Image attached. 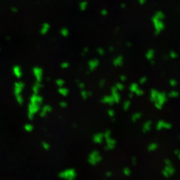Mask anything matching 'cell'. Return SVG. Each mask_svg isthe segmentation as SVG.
Here are the masks:
<instances>
[{
	"label": "cell",
	"instance_id": "obj_4",
	"mask_svg": "<svg viewBox=\"0 0 180 180\" xmlns=\"http://www.w3.org/2000/svg\"><path fill=\"white\" fill-rule=\"evenodd\" d=\"M171 127H172V125L170 123L165 122L163 120H159L156 125V130L157 131H161L163 129L169 130V129H171Z\"/></svg>",
	"mask_w": 180,
	"mask_h": 180
},
{
	"label": "cell",
	"instance_id": "obj_28",
	"mask_svg": "<svg viewBox=\"0 0 180 180\" xmlns=\"http://www.w3.org/2000/svg\"><path fill=\"white\" fill-rule=\"evenodd\" d=\"M115 87H116L118 91H122L124 89V85L121 83H117L115 85Z\"/></svg>",
	"mask_w": 180,
	"mask_h": 180
},
{
	"label": "cell",
	"instance_id": "obj_23",
	"mask_svg": "<svg viewBox=\"0 0 180 180\" xmlns=\"http://www.w3.org/2000/svg\"><path fill=\"white\" fill-rule=\"evenodd\" d=\"M130 105H131V101L130 100L125 101L123 104V109L125 111H128L130 109Z\"/></svg>",
	"mask_w": 180,
	"mask_h": 180
},
{
	"label": "cell",
	"instance_id": "obj_49",
	"mask_svg": "<svg viewBox=\"0 0 180 180\" xmlns=\"http://www.w3.org/2000/svg\"><path fill=\"white\" fill-rule=\"evenodd\" d=\"M179 150H175V154H177H177H178V153H179Z\"/></svg>",
	"mask_w": 180,
	"mask_h": 180
},
{
	"label": "cell",
	"instance_id": "obj_25",
	"mask_svg": "<svg viewBox=\"0 0 180 180\" xmlns=\"http://www.w3.org/2000/svg\"><path fill=\"white\" fill-rule=\"evenodd\" d=\"M87 8V2H82L80 4V10L81 11H85Z\"/></svg>",
	"mask_w": 180,
	"mask_h": 180
},
{
	"label": "cell",
	"instance_id": "obj_39",
	"mask_svg": "<svg viewBox=\"0 0 180 180\" xmlns=\"http://www.w3.org/2000/svg\"><path fill=\"white\" fill-rule=\"evenodd\" d=\"M57 85H62L64 84V81L62 80H58L57 81Z\"/></svg>",
	"mask_w": 180,
	"mask_h": 180
},
{
	"label": "cell",
	"instance_id": "obj_45",
	"mask_svg": "<svg viewBox=\"0 0 180 180\" xmlns=\"http://www.w3.org/2000/svg\"><path fill=\"white\" fill-rule=\"evenodd\" d=\"M138 2H139V3H140L141 5H143V4H145L146 0H138Z\"/></svg>",
	"mask_w": 180,
	"mask_h": 180
},
{
	"label": "cell",
	"instance_id": "obj_19",
	"mask_svg": "<svg viewBox=\"0 0 180 180\" xmlns=\"http://www.w3.org/2000/svg\"><path fill=\"white\" fill-rule=\"evenodd\" d=\"M142 116V114L140 112H136L132 115V120L133 122H137L138 120L140 119Z\"/></svg>",
	"mask_w": 180,
	"mask_h": 180
},
{
	"label": "cell",
	"instance_id": "obj_2",
	"mask_svg": "<svg viewBox=\"0 0 180 180\" xmlns=\"http://www.w3.org/2000/svg\"><path fill=\"white\" fill-rule=\"evenodd\" d=\"M167 101V96L165 92H159L157 95L156 99L154 101L155 107L157 109H161L163 105Z\"/></svg>",
	"mask_w": 180,
	"mask_h": 180
},
{
	"label": "cell",
	"instance_id": "obj_18",
	"mask_svg": "<svg viewBox=\"0 0 180 180\" xmlns=\"http://www.w3.org/2000/svg\"><path fill=\"white\" fill-rule=\"evenodd\" d=\"M157 148H158V145H157V143H155V142L150 143V144L147 146V150L150 151V152L155 151Z\"/></svg>",
	"mask_w": 180,
	"mask_h": 180
},
{
	"label": "cell",
	"instance_id": "obj_16",
	"mask_svg": "<svg viewBox=\"0 0 180 180\" xmlns=\"http://www.w3.org/2000/svg\"><path fill=\"white\" fill-rule=\"evenodd\" d=\"M14 74L18 77H20L22 75V71H21V67L19 66H15L13 68Z\"/></svg>",
	"mask_w": 180,
	"mask_h": 180
},
{
	"label": "cell",
	"instance_id": "obj_41",
	"mask_svg": "<svg viewBox=\"0 0 180 180\" xmlns=\"http://www.w3.org/2000/svg\"><path fill=\"white\" fill-rule=\"evenodd\" d=\"M112 172L111 171H107V172H106V173H105V175H106L107 177H110L112 176Z\"/></svg>",
	"mask_w": 180,
	"mask_h": 180
},
{
	"label": "cell",
	"instance_id": "obj_10",
	"mask_svg": "<svg viewBox=\"0 0 180 180\" xmlns=\"http://www.w3.org/2000/svg\"><path fill=\"white\" fill-rule=\"evenodd\" d=\"M104 138V135L103 133H97L93 136V141L95 143L100 144L103 142Z\"/></svg>",
	"mask_w": 180,
	"mask_h": 180
},
{
	"label": "cell",
	"instance_id": "obj_6",
	"mask_svg": "<svg viewBox=\"0 0 180 180\" xmlns=\"http://www.w3.org/2000/svg\"><path fill=\"white\" fill-rule=\"evenodd\" d=\"M105 140H106V145L104 147L105 150L109 151V150H112L114 149L117 143L116 140L113 139L111 137L107 139H105Z\"/></svg>",
	"mask_w": 180,
	"mask_h": 180
},
{
	"label": "cell",
	"instance_id": "obj_34",
	"mask_svg": "<svg viewBox=\"0 0 180 180\" xmlns=\"http://www.w3.org/2000/svg\"><path fill=\"white\" fill-rule=\"evenodd\" d=\"M164 163L165 164V165H173L172 162H171V160H169V159H165Z\"/></svg>",
	"mask_w": 180,
	"mask_h": 180
},
{
	"label": "cell",
	"instance_id": "obj_5",
	"mask_svg": "<svg viewBox=\"0 0 180 180\" xmlns=\"http://www.w3.org/2000/svg\"><path fill=\"white\" fill-rule=\"evenodd\" d=\"M175 172V169L173 165H166L162 170L163 175L165 177H169L174 174Z\"/></svg>",
	"mask_w": 180,
	"mask_h": 180
},
{
	"label": "cell",
	"instance_id": "obj_12",
	"mask_svg": "<svg viewBox=\"0 0 180 180\" xmlns=\"http://www.w3.org/2000/svg\"><path fill=\"white\" fill-rule=\"evenodd\" d=\"M151 126H152V122L150 120H148L147 122H145L142 127V131L143 133H147L149 132L151 129Z\"/></svg>",
	"mask_w": 180,
	"mask_h": 180
},
{
	"label": "cell",
	"instance_id": "obj_36",
	"mask_svg": "<svg viewBox=\"0 0 180 180\" xmlns=\"http://www.w3.org/2000/svg\"><path fill=\"white\" fill-rule=\"evenodd\" d=\"M97 53H99L100 55H101V56H102V55H103L105 54V51H104V49H103L99 48L98 49H97Z\"/></svg>",
	"mask_w": 180,
	"mask_h": 180
},
{
	"label": "cell",
	"instance_id": "obj_7",
	"mask_svg": "<svg viewBox=\"0 0 180 180\" xmlns=\"http://www.w3.org/2000/svg\"><path fill=\"white\" fill-rule=\"evenodd\" d=\"M111 95H112L113 98L114 99L115 103H119L120 100H121V96H120L119 93H118L117 89L115 86H113V87H111Z\"/></svg>",
	"mask_w": 180,
	"mask_h": 180
},
{
	"label": "cell",
	"instance_id": "obj_1",
	"mask_svg": "<svg viewBox=\"0 0 180 180\" xmlns=\"http://www.w3.org/2000/svg\"><path fill=\"white\" fill-rule=\"evenodd\" d=\"M101 160H102V157L101 156L99 151L97 150H94L89 153L88 159H87L89 163L91 165H95L97 163H100Z\"/></svg>",
	"mask_w": 180,
	"mask_h": 180
},
{
	"label": "cell",
	"instance_id": "obj_50",
	"mask_svg": "<svg viewBox=\"0 0 180 180\" xmlns=\"http://www.w3.org/2000/svg\"><path fill=\"white\" fill-rule=\"evenodd\" d=\"M125 7H126V5H125V4H122V8H124Z\"/></svg>",
	"mask_w": 180,
	"mask_h": 180
},
{
	"label": "cell",
	"instance_id": "obj_15",
	"mask_svg": "<svg viewBox=\"0 0 180 180\" xmlns=\"http://www.w3.org/2000/svg\"><path fill=\"white\" fill-rule=\"evenodd\" d=\"M159 93V91H157V89H151V92H150V96H149V99L151 100V101L154 102L156 99L157 95Z\"/></svg>",
	"mask_w": 180,
	"mask_h": 180
},
{
	"label": "cell",
	"instance_id": "obj_8",
	"mask_svg": "<svg viewBox=\"0 0 180 180\" xmlns=\"http://www.w3.org/2000/svg\"><path fill=\"white\" fill-rule=\"evenodd\" d=\"M99 61L97 59H93L89 60V62H88V67H89V70L91 72H93L99 66Z\"/></svg>",
	"mask_w": 180,
	"mask_h": 180
},
{
	"label": "cell",
	"instance_id": "obj_51",
	"mask_svg": "<svg viewBox=\"0 0 180 180\" xmlns=\"http://www.w3.org/2000/svg\"><path fill=\"white\" fill-rule=\"evenodd\" d=\"M177 155H178V157H179V159H180V151H179V153L177 154Z\"/></svg>",
	"mask_w": 180,
	"mask_h": 180
},
{
	"label": "cell",
	"instance_id": "obj_11",
	"mask_svg": "<svg viewBox=\"0 0 180 180\" xmlns=\"http://www.w3.org/2000/svg\"><path fill=\"white\" fill-rule=\"evenodd\" d=\"M124 64V57L122 55L115 57L113 60V65L115 67H121Z\"/></svg>",
	"mask_w": 180,
	"mask_h": 180
},
{
	"label": "cell",
	"instance_id": "obj_47",
	"mask_svg": "<svg viewBox=\"0 0 180 180\" xmlns=\"http://www.w3.org/2000/svg\"><path fill=\"white\" fill-rule=\"evenodd\" d=\"M12 12H14V13H16V12H18V10H17L16 8H12Z\"/></svg>",
	"mask_w": 180,
	"mask_h": 180
},
{
	"label": "cell",
	"instance_id": "obj_17",
	"mask_svg": "<svg viewBox=\"0 0 180 180\" xmlns=\"http://www.w3.org/2000/svg\"><path fill=\"white\" fill-rule=\"evenodd\" d=\"M154 55H155V51L153 50V49H149L147 51V53H146V54H145L146 58L148 60H149V61L153 59V58L154 57Z\"/></svg>",
	"mask_w": 180,
	"mask_h": 180
},
{
	"label": "cell",
	"instance_id": "obj_31",
	"mask_svg": "<svg viewBox=\"0 0 180 180\" xmlns=\"http://www.w3.org/2000/svg\"><path fill=\"white\" fill-rule=\"evenodd\" d=\"M135 93H136V95H137L138 96H141V95H143V94H144V91L142 90L141 89H140V88H139V89L136 90Z\"/></svg>",
	"mask_w": 180,
	"mask_h": 180
},
{
	"label": "cell",
	"instance_id": "obj_27",
	"mask_svg": "<svg viewBox=\"0 0 180 180\" xmlns=\"http://www.w3.org/2000/svg\"><path fill=\"white\" fill-rule=\"evenodd\" d=\"M123 173L126 176H130L131 173H132V171H131V169L129 167H125L123 169Z\"/></svg>",
	"mask_w": 180,
	"mask_h": 180
},
{
	"label": "cell",
	"instance_id": "obj_24",
	"mask_svg": "<svg viewBox=\"0 0 180 180\" xmlns=\"http://www.w3.org/2000/svg\"><path fill=\"white\" fill-rule=\"evenodd\" d=\"M154 16H155L156 18H158V19H159V20H163L165 18V17L164 14H163L162 12H160V11L156 12Z\"/></svg>",
	"mask_w": 180,
	"mask_h": 180
},
{
	"label": "cell",
	"instance_id": "obj_9",
	"mask_svg": "<svg viewBox=\"0 0 180 180\" xmlns=\"http://www.w3.org/2000/svg\"><path fill=\"white\" fill-rule=\"evenodd\" d=\"M101 101L103 104H108L109 105H112L114 104L115 103L112 95H105L101 99Z\"/></svg>",
	"mask_w": 180,
	"mask_h": 180
},
{
	"label": "cell",
	"instance_id": "obj_37",
	"mask_svg": "<svg viewBox=\"0 0 180 180\" xmlns=\"http://www.w3.org/2000/svg\"><path fill=\"white\" fill-rule=\"evenodd\" d=\"M105 84V80H101L100 81H99V87H104Z\"/></svg>",
	"mask_w": 180,
	"mask_h": 180
},
{
	"label": "cell",
	"instance_id": "obj_22",
	"mask_svg": "<svg viewBox=\"0 0 180 180\" xmlns=\"http://www.w3.org/2000/svg\"><path fill=\"white\" fill-rule=\"evenodd\" d=\"M69 33H70V31L68 30V28H62L61 30H60V34L63 36V37H68L69 35Z\"/></svg>",
	"mask_w": 180,
	"mask_h": 180
},
{
	"label": "cell",
	"instance_id": "obj_33",
	"mask_svg": "<svg viewBox=\"0 0 180 180\" xmlns=\"http://www.w3.org/2000/svg\"><path fill=\"white\" fill-rule=\"evenodd\" d=\"M147 78L146 77H142L140 79V84H144L145 83H146L147 81Z\"/></svg>",
	"mask_w": 180,
	"mask_h": 180
},
{
	"label": "cell",
	"instance_id": "obj_43",
	"mask_svg": "<svg viewBox=\"0 0 180 180\" xmlns=\"http://www.w3.org/2000/svg\"><path fill=\"white\" fill-rule=\"evenodd\" d=\"M85 84H84L83 83H82V82H81V83H79V87H80L81 89H83V88L85 87Z\"/></svg>",
	"mask_w": 180,
	"mask_h": 180
},
{
	"label": "cell",
	"instance_id": "obj_35",
	"mask_svg": "<svg viewBox=\"0 0 180 180\" xmlns=\"http://www.w3.org/2000/svg\"><path fill=\"white\" fill-rule=\"evenodd\" d=\"M169 85L172 87H175L177 85V81L175 80H171L169 81Z\"/></svg>",
	"mask_w": 180,
	"mask_h": 180
},
{
	"label": "cell",
	"instance_id": "obj_44",
	"mask_svg": "<svg viewBox=\"0 0 180 180\" xmlns=\"http://www.w3.org/2000/svg\"><path fill=\"white\" fill-rule=\"evenodd\" d=\"M120 79H121V80L123 81H126V80H127V78H126V76H121V77H120Z\"/></svg>",
	"mask_w": 180,
	"mask_h": 180
},
{
	"label": "cell",
	"instance_id": "obj_14",
	"mask_svg": "<svg viewBox=\"0 0 180 180\" xmlns=\"http://www.w3.org/2000/svg\"><path fill=\"white\" fill-rule=\"evenodd\" d=\"M50 28V25L47 23H43L41 26V28L40 29V33L41 35H45L49 30Z\"/></svg>",
	"mask_w": 180,
	"mask_h": 180
},
{
	"label": "cell",
	"instance_id": "obj_26",
	"mask_svg": "<svg viewBox=\"0 0 180 180\" xmlns=\"http://www.w3.org/2000/svg\"><path fill=\"white\" fill-rule=\"evenodd\" d=\"M179 93L176 91H171L168 93V96L171 98H175V97H178Z\"/></svg>",
	"mask_w": 180,
	"mask_h": 180
},
{
	"label": "cell",
	"instance_id": "obj_21",
	"mask_svg": "<svg viewBox=\"0 0 180 180\" xmlns=\"http://www.w3.org/2000/svg\"><path fill=\"white\" fill-rule=\"evenodd\" d=\"M92 95V93L91 92H89V91H82L81 92V97H83V99H87L89 96H91Z\"/></svg>",
	"mask_w": 180,
	"mask_h": 180
},
{
	"label": "cell",
	"instance_id": "obj_20",
	"mask_svg": "<svg viewBox=\"0 0 180 180\" xmlns=\"http://www.w3.org/2000/svg\"><path fill=\"white\" fill-rule=\"evenodd\" d=\"M139 89V85L136 83H132L130 86V91L132 93H135L136 90Z\"/></svg>",
	"mask_w": 180,
	"mask_h": 180
},
{
	"label": "cell",
	"instance_id": "obj_40",
	"mask_svg": "<svg viewBox=\"0 0 180 180\" xmlns=\"http://www.w3.org/2000/svg\"><path fill=\"white\" fill-rule=\"evenodd\" d=\"M169 57H171V58H175V53L173 51H171L170 53H169Z\"/></svg>",
	"mask_w": 180,
	"mask_h": 180
},
{
	"label": "cell",
	"instance_id": "obj_30",
	"mask_svg": "<svg viewBox=\"0 0 180 180\" xmlns=\"http://www.w3.org/2000/svg\"><path fill=\"white\" fill-rule=\"evenodd\" d=\"M104 135V138L105 139H107V138H110L111 135V132L110 130H106L105 133L103 134Z\"/></svg>",
	"mask_w": 180,
	"mask_h": 180
},
{
	"label": "cell",
	"instance_id": "obj_29",
	"mask_svg": "<svg viewBox=\"0 0 180 180\" xmlns=\"http://www.w3.org/2000/svg\"><path fill=\"white\" fill-rule=\"evenodd\" d=\"M107 114L109 117H111V118L115 116V111L112 109H109L108 111H107Z\"/></svg>",
	"mask_w": 180,
	"mask_h": 180
},
{
	"label": "cell",
	"instance_id": "obj_13",
	"mask_svg": "<svg viewBox=\"0 0 180 180\" xmlns=\"http://www.w3.org/2000/svg\"><path fill=\"white\" fill-rule=\"evenodd\" d=\"M33 72L34 76L36 77L37 80H41V79L43 71L40 68H39V67H35V68H33Z\"/></svg>",
	"mask_w": 180,
	"mask_h": 180
},
{
	"label": "cell",
	"instance_id": "obj_46",
	"mask_svg": "<svg viewBox=\"0 0 180 180\" xmlns=\"http://www.w3.org/2000/svg\"><path fill=\"white\" fill-rule=\"evenodd\" d=\"M128 97H129L130 99H132V97H134V93H132V92H131V93L129 94V95H128Z\"/></svg>",
	"mask_w": 180,
	"mask_h": 180
},
{
	"label": "cell",
	"instance_id": "obj_42",
	"mask_svg": "<svg viewBox=\"0 0 180 180\" xmlns=\"http://www.w3.org/2000/svg\"><path fill=\"white\" fill-rule=\"evenodd\" d=\"M132 164L136 165V163H137V159H136V157H132Z\"/></svg>",
	"mask_w": 180,
	"mask_h": 180
},
{
	"label": "cell",
	"instance_id": "obj_38",
	"mask_svg": "<svg viewBox=\"0 0 180 180\" xmlns=\"http://www.w3.org/2000/svg\"><path fill=\"white\" fill-rule=\"evenodd\" d=\"M100 13H101V16H105L107 15V13H108V12H107V11L106 10L103 9V10H102L101 11Z\"/></svg>",
	"mask_w": 180,
	"mask_h": 180
},
{
	"label": "cell",
	"instance_id": "obj_48",
	"mask_svg": "<svg viewBox=\"0 0 180 180\" xmlns=\"http://www.w3.org/2000/svg\"><path fill=\"white\" fill-rule=\"evenodd\" d=\"M83 52H84V53H87L88 52V49H87V48L84 49V50H83Z\"/></svg>",
	"mask_w": 180,
	"mask_h": 180
},
{
	"label": "cell",
	"instance_id": "obj_3",
	"mask_svg": "<svg viewBox=\"0 0 180 180\" xmlns=\"http://www.w3.org/2000/svg\"><path fill=\"white\" fill-rule=\"evenodd\" d=\"M152 23L153 24L154 28H155V34L158 35L159 33L164 29L165 24L162 20H159L156 18L155 16L152 18Z\"/></svg>",
	"mask_w": 180,
	"mask_h": 180
},
{
	"label": "cell",
	"instance_id": "obj_32",
	"mask_svg": "<svg viewBox=\"0 0 180 180\" xmlns=\"http://www.w3.org/2000/svg\"><path fill=\"white\" fill-rule=\"evenodd\" d=\"M69 66H70V64H69L68 62H64L61 64V67H62V68H63V69H66V68H68Z\"/></svg>",
	"mask_w": 180,
	"mask_h": 180
}]
</instances>
